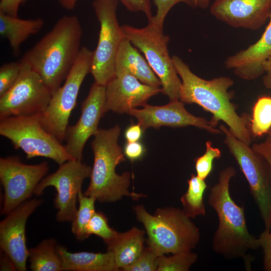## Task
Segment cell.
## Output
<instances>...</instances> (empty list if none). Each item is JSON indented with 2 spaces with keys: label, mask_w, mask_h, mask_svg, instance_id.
<instances>
[{
  "label": "cell",
  "mask_w": 271,
  "mask_h": 271,
  "mask_svg": "<svg viewBox=\"0 0 271 271\" xmlns=\"http://www.w3.org/2000/svg\"><path fill=\"white\" fill-rule=\"evenodd\" d=\"M105 86L94 82L82 102L79 119L75 125L68 126L66 130L64 147L73 159L82 161L84 146L99 129L100 119L105 113Z\"/></svg>",
  "instance_id": "14"
},
{
  "label": "cell",
  "mask_w": 271,
  "mask_h": 271,
  "mask_svg": "<svg viewBox=\"0 0 271 271\" xmlns=\"http://www.w3.org/2000/svg\"><path fill=\"white\" fill-rule=\"evenodd\" d=\"M187 183L188 189L180 199L183 211L191 218L205 216L206 210L203 197L208 187L205 180L192 174Z\"/></svg>",
  "instance_id": "25"
},
{
  "label": "cell",
  "mask_w": 271,
  "mask_h": 271,
  "mask_svg": "<svg viewBox=\"0 0 271 271\" xmlns=\"http://www.w3.org/2000/svg\"><path fill=\"white\" fill-rule=\"evenodd\" d=\"M42 202V199L36 198L26 201L8 214L0 223L1 250L13 260L18 270H27L29 258L26 237L27 219Z\"/></svg>",
  "instance_id": "15"
},
{
  "label": "cell",
  "mask_w": 271,
  "mask_h": 271,
  "mask_svg": "<svg viewBox=\"0 0 271 271\" xmlns=\"http://www.w3.org/2000/svg\"><path fill=\"white\" fill-rule=\"evenodd\" d=\"M122 33L131 44L141 51L161 83L162 93L170 101L179 100L181 80L168 48L170 38L164 34L163 27L152 22L143 28L128 25L121 26Z\"/></svg>",
  "instance_id": "6"
},
{
  "label": "cell",
  "mask_w": 271,
  "mask_h": 271,
  "mask_svg": "<svg viewBox=\"0 0 271 271\" xmlns=\"http://www.w3.org/2000/svg\"><path fill=\"white\" fill-rule=\"evenodd\" d=\"M236 172L228 166L221 170L218 182L210 189L208 203L216 211L218 225L213 236V250L228 259H245L249 250L260 247L258 238L248 231L243 206L237 205L230 194V182Z\"/></svg>",
  "instance_id": "3"
},
{
  "label": "cell",
  "mask_w": 271,
  "mask_h": 271,
  "mask_svg": "<svg viewBox=\"0 0 271 271\" xmlns=\"http://www.w3.org/2000/svg\"><path fill=\"white\" fill-rule=\"evenodd\" d=\"M86 232L89 237L95 234L101 237L106 245L112 241L118 233L109 227L107 218L102 212H95L87 226Z\"/></svg>",
  "instance_id": "29"
},
{
  "label": "cell",
  "mask_w": 271,
  "mask_h": 271,
  "mask_svg": "<svg viewBox=\"0 0 271 271\" xmlns=\"http://www.w3.org/2000/svg\"><path fill=\"white\" fill-rule=\"evenodd\" d=\"M268 133H269V137H268V138L269 139L270 142H271V127L268 131Z\"/></svg>",
  "instance_id": "44"
},
{
  "label": "cell",
  "mask_w": 271,
  "mask_h": 271,
  "mask_svg": "<svg viewBox=\"0 0 271 271\" xmlns=\"http://www.w3.org/2000/svg\"><path fill=\"white\" fill-rule=\"evenodd\" d=\"M82 36L78 18L64 16L21 59L39 74L52 95L61 86L76 61Z\"/></svg>",
  "instance_id": "2"
},
{
  "label": "cell",
  "mask_w": 271,
  "mask_h": 271,
  "mask_svg": "<svg viewBox=\"0 0 271 271\" xmlns=\"http://www.w3.org/2000/svg\"><path fill=\"white\" fill-rule=\"evenodd\" d=\"M118 4V0H94L92 3L100 31L90 73L94 82L104 86L115 76V58L125 38L117 18Z\"/></svg>",
  "instance_id": "10"
},
{
  "label": "cell",
  "mask_w": 271,
  "mask_h": 271,
  "mask_svg": "<svg viewBox=\"0 0 271 271\" xmlns=\"http://www.w3.org/2000/svg\"><path fill=\"white\" fill-rule=\"evenodd\" d=\"M159 255L148 245L144 247L138 258L124 267V271H157Z\"/></svg>",
  "instance_id": "31"
},
{
  "label": "cell",
  "mask_w": 271,
  "mask_h": 271,
  "mask_svg": "<svg viewBox=\"0 0 271 271\" xmlns=\"http://www.w3.org/2000/svg\"><path fill=\"white\" fill-rule=\"evenodd\" d=\"M92 168L82 161L72 159L60 165L58 170L44 178L35 189L39 196L49 186L56 190L55 207L58 210L56 218L59 222L72 221L77 211L78 195L85 179L90 177Z\"/></svg>",
  "instance_id": "12"
},
{
  "label": "cell",
  "mask_w": 271,
  "mask_h": 271,
  "mask_svg": "<svg viewBox=\"0 0 271 271\" xmlns=\"http://www.w3.org/2000/svg\"><path fill=\"white\" fill-rule=\"evenodd\" d=\"M221 157L220 150L212 146L210 141L206 142V151L201 156L195 159V166L197 176L205 180L213 169V162L215 159H219Z\"/></svg>",
  "instance_id": "30"
},
{
  "label": "cell",
  "mask_w": 271,
  "mask_h": 271,
  "mask_svg": "<svg viewBox=\"0 0 271 271\" xmlns=\"http://www.w3.org/2000/svg\"><path fill=\"white\" fill-rule=\"evenodd\" d=\"M198 258L197 254L192 252H181L167 256H159L157 271H188Z\"/></svg>",
  "instance_id": "28"
},
{
  "label": "cell",
  "mask_w": 271,
  "mask_h": 271,
  "mask_svg": "<svg viewBox=\"0 0 271 271\" xmlns=\"http://www.w3.org/2000/svg\"><path fill=\"white\" fill-rule=\"evenodd\" d=\"M219 129L225 135L224 143L235 158L249 185L265 230L271 226V168L260 154L235 137L224 125Z\"/></svg>",
  "instance_id": "8"
},
{
  "label": "cell",
  "mask_w": 271,
  "mask_h": 271,
  "mask_svg": "<svg viewBox=\"0 0 271 271\" xmlns=\"http://www.w3.org/2000/svg\"><path fill=\"white\" fill-rule=\"evenodd\" d=\"M128 114L137 118L138 123L145 131L149 127L156 128L162 126L182 127L192 125L211 133H222L213 125L210 120L190 113L185 108L184 103L180 100L170 101L162 106L146 104L143 108L130 110Z\"/></svg>",
  "instance_id": "16"
},
{
  "label": "cell",
  "mask_w": 271,
  "mask_h": 271,
  "mask_svg": "<svg viewBox=\"0 0 271 271\" xmlns=\"http://www.w3.org/2000/svg\"><path fill=\"white\" fill-rule=\"evenodd\" d=\"M210 12L232 27L256 30L269 19L271 0H214Z\"/></svg>",
  "instance_id": "17"
},
{
  "label": "cell",
  "mask_w": 271,
  "mask_h": 271,
  "mask_svg": "<svg viewBox=\"0 0 271 271\" xmlns=\"http://www.w3.org/2000/svg\"><path fill=\"white\" fill-rule=\"evenodd\" d=\"M22 67V63H6L0 68V96L10 89L17 81Z\"/></svg>",
  "instance_id": "32"
},
{
  "label": "cell",
  "mask_w": 271,
  "mask_h": 271,
  "mask_svg": "<svg viewBox=\"0 0 271 271\" xmlns=\"http://www.w3.org/2000/svg\"><path fill=\"white\" fill-rule=\"evenodd\" d=\"M157 7V12L148 22H152L156 25L164 27L165 19L171 9L176 4L183 3L195 8L194 0H153Z\"/></svg>",
  "instance_id": "33"
},
{
  "label": "cell",
  "mask_w": 271,
  "mask_h": 271,
  "mask_svg": "<svg viewBox=\"0 0 271 271\" xmlns=\"http://www.w3.org/2000/svg\"><path fill=\"white\" fill-rule=\"evenodd\" d=\"M129 11L142 12L149 21L153 17L152 8L150 0H119Z\"/></svg>",
  "instance_id": "35"
},
{
  "label": "cell",
  "mask_w": 271,
  "mask_h": 271,
  "mask_svg": "<svg viewBox=\"0 0 271 271\" xmlns=\"http://www.w3.org/2000/svg\"><path fill=\"white\" fill-rule=\"evenodd\" d=\"M120 131L118 124L108 129L99 128L91 143L94 162L90 183L83 194L95 197L100 202H115L123 196L138 200L146 196L129 191L131 178L129 172L121 175L116 173V166L125 160L123 151L118 143Z\"/></svg>",
  "instance_id": "4"
},
{
  "label": "cell",
  "mask_w": 271,
  "mask_h": 271,
  "mask_svg": "<svg viewBox=\"0 0 271 271\" xmlns=\"http://www.w3.org/2000/svg\"><path fill=\"white\" fill-rule=\"evenodd\" d=\"M44 24L41 18L23 19L0 13V35L8 41L15 55L19 54L21 45L37 34Z\"/></svg>",
  "instance_id": "22"
},
{
  "label": "cell",
  "mask_w": 271,
  "mask_h": 271,
  "mask_svg": "<svg viewBox=\"0 0 271 271\" xmlns=\"http://www.w3.org/2000/svg\"><path fill=\"white\" fill-rule=\"evenodd\" d=\"M269 22L259 39L247 48L228 57L225 67L244 80H253L264 72L263 63L271 56V13Z\"/></svg>",
  "instance_id": "19"
},
{
  "label": "cell",
  "mask_w": 271,
  "mask_h": 271,
  "mask_svg": "<svg viewBox=\"0 0 271 271\" xmlns=\"http://www.w3.org/2000/svg\"><path fill=\"white\" fill-rule=\"evenodd\" d=\"M258 239L260 247L263 253V269L265 271H271V226L269 230H264L260 234Z\"/></svg>",
  "instance_id": "34"
},
{
  "label": "cell",
  "mask_w": 271,
  "mask_h": 271,
  "mask_svg": "<svg viewBox=\"0 0 271 271\" xmlns=\"http://www.w3.org/2000/svg\"><path fill=\"white\" fill-rule=\"evenodd\" d=\"M41 117V114H36L0 119V134L9 139L15 149L22 150L28 159L43 157L59 165L73 159L64 145L43 128Z\"/></svg>",
  "instance_id": "7"
},
{
  "label": "cell",
  "mask_w": 271,
  "mask_h": 271,
  "mask_svg": "<svg viewBox=\"0 0 271 271\" xmlns=\"http://www.w3.org/2000/svg\"><path fill=\"white\" fill-rule=\"evenodd\" d=\"M262 67L265 75L263 77V83L265 87L271 89V56L262 64Z\"/></svg>",
  "instance_id": "40"
},
{
  "label": "cell",
  "mask_w": 271,
  "mask_h": 271,
  "mask_svg": "<svg viewBox=\"0 0 271 271\" xmlns=\"http://www.w3.org/2000/svg\"><path fill=\"white\" fill-rule=\"evenodd\" d=\"M93 51L81 48L78 57L64 83L52 95L47 107L41 113L43 128L61 143L65 140L71 113L75 106L81 85L90 73Z\"/></svg>",
  "instance_id": "9"
},
{
  "label": "cell",
  "mask_w": 271,
  "mask_h": 271,
  "mask_svg": "<svg viewBox=\"0 0 271 271\" xmlns=\"http://www.w3.org/2000/svg\"><path fill=\"white\" fill-rule=\"evenodd\" d=\"M252 148L265 158L271 168V142L268 137L263 142L254 144Z\"/></svg>",
  "instance_id": "39"
},
{
  "label": "cell",
  "mask_w": 271,
  "mask_h": 271,
  "mask_svg": "<svg viewBox=\"0 0 271 271\" xmlns=\"http://www.w3.org/2000/svg\"><path fill=\"white\" fill-rule=\"evenodd\" d=\"M146 152V149L141 142H127L123 149V153L126 157L131 161L140 160Z\"/></svg>",
  "instance_id": "36"
},
{
  "label": "cell",
  "mask_w": 271,
  "mask_h": 271,
  "mask_svg": "<svg viewBox=\"0 0 271 271\" xmlns=\"http://www.w3.org/2000/svg\"><path fill=\"white\" fill-rule=\"evenodd\" d=\"M161 92V87L143 83L131 75H116L105 85V112L128 113Z\"/></svg>",
  "instance_id": "18"
},
{
  "label": "cell",
  "mask_w": 271,
  "mask_h": 271,
  "mask_svg": "<svg viewBox=\"0 0 271 271\" xmlns=\"http://www.w3.org/2000/svg\"><path fill=\"white\" fill-rule=\"evenodd\" d=\"M133 210L145 228L148 245L160 256L190 251L198 244L199 229L182 209L161 208L151 214L144 205H138Z\"/></svg>",
  "instance_id": "5"
},
{
  "label": "cell",
  "mask_w": 271,
  "mask_h": 271,
  "mask_svg": "<svg viewBox=\"0 0 271 271\" xmlns=\"http://www.w3.org/2000/svg\"><path fill=\"white\" fill-rule=\"evenodd\" d=\"M172 58L182 82L179 100L184 104L199 105L212 114L210 120L214 127L222 120L235 137L250 145V116L246 113L239 115L236 105L231 101L233 95L228 90L234 84L233 80L225 76L203 79L194 74L179 56L173 55Z\"/></svg>",
  "instance_id": "1"
},
{
  "label": "cell",
  "mask_w": 271,
  "mask_h": 271,
  "mask_svg": "<svg viewBox=\"0 0 271 271\" xmlns=\"http://www.w3.org/2000/svg\"><path fill=\"white\" fill-rule=\"evenodd\" d=\"M13 260L4 252L1 258V270H16Z\"/></svg>",
  "instance_id": "41"
},
{
  "label": "cell",
  "mask_w": 271,
  "mask_h": 271,
  "mask_svg": "<svg viewBox=\"0 0 271 271\" xmlns=\"http://www.w3.org/2000/svg\"><path fill=\"white\" fill-rule=\"evenodd\" d=\"M77 199L79 207L72 221L71 231L78 240L82 241L88 237L87 226L95 212V202L97 200L93 196L84 195L81 190L78 193Z\"/></svg>",
  "instance_id": "26"
},
{
  "label": "cell",
  "mask_w": 271,
  "mask_h": 271,
  "mask_svg": "<svg viewBox=\"0 0 271 271\" xmlns=\"http://www.w3.org/2000/svg\"><path fill=\"white\" fill-rule=\"evenodd\" d=\"M55 238L45 239L29 249L30 268L33 271L63 270L62 260L56 250Z\"/></svg>",
  "instance_id": "24"
},
{
  "label": "cell",
  "mask_w": 271,
  "mask_h": 271,
  "mask_svg": "<svg viewBox=\"0 0 271 271\" xmlns=\"http://www.w3.org/2000/svg\"><path fill=\"white\" fill-rule=\"evenodd\" d=\"M49 170L47 162L23 163L19 157L0 158V179L4 190L2 214L7 215L34 194Z\"/></svg>",
  "instance_id": "13"
},
{
  "label": "cell",
  "mask_w": 271,
  "mask_h": 271,
  "mask_svg": "<svg viewBox=\"0 0 271 271\" xmlns=\"http://www.w3.org/2000/svg\"><path fill=\"white\" fill-rule=\"evenodd\" d=\"M22 63L17 81L0 96V119L41 114L51 98V92L39 74L28 64Z\"/></svg>",
  "instance_id": "11"
},
{
  "label": "cell",
  "mask_w": 271,
  "mask_h": 271,
  "mask_svg": "<svg viewBox=\"0 0 271 271\" xmlns=\"http://www.w3.org/2000/svg\"><path fill=\"white\" fill-rule=\"evenodd\" d=\"M115 76L127 74L143 83L161 87V82L147 60L130 41L125 37L121 42L115 62Z\"/></svg>",
  "instance_id": "20"
},
{
  "label": "cell",
  "mask_w": 271,
  "mask_h": 271,
  "mask_svg": "<svg viewBox=\"0 0 271 271\" xmlns=\"http://www.w3.org/2000/svg\"><path fill=\"white\" fill-rule=\"evenodd\" d=\"M145 230L134 227L118 233L107 245V250L113 252L117 266L121 270L133 263L140 256L145 246Z\"/></svg>",
  "instance_id": "23"
},
{
  "label": "cell",
  "mask_w": 271,
  "mask_h": 271,
  "mask_svg": "<svg viewBox=\"0 0 271 271\" xmlns=\"http://www.w3.org/2000/svg\"><path fill=\"white\" fill-rule=\"evenodd\" d=\"M56 250L65 271H117L118 268L114 254L111 251L105 253L86 251L71 252L63 246L57 245Z\"/></svg>",
  "instance_id": "21"
},
{
  "label": "cell",
  "mask_w": 271,
  "mask_h": 271,
  "mask_svg": "<svg viewBox=\"0 0 271 271\" xmlns=\"http://www.w3.org/2000/svg\"><path fill=\"white\" fill-rule=\"evenodd\" d=\"M250 131L253 137H261L268 132L271 127V97H260L252 109Z\"/></svg>",
  "instance_id": "27"
},
{
  "label": "cell",
  "mask_w": 271,
  "mask_h": 271,
  "mask_svg": "<svg viewBox=\"0 0 271 271\" xmlns=\"http://www.w3.org/2000/svg\"><path fill=\"white\" fill-rule=\"evenodd\" d=\"M27 0H1L0 13L18 17L20 5Z\"/></svg>",
  "instance_id": "37"
},
{
  "label": "cell",
  "mask_w": 271,
  "mask_h": 271,
  "mask_svg": "<svg viewBox=\"0 0 271 271\" xmlns=\"http://www.w3.org/2000/svg\"><path fill=\"white\" fill-rule=\"evenodd\" d=\"M145 130L140 124H131L128 126L124 132V137L127 142L139 141Z\"/></svg>",
  "instance_id": "38"
},
{
  "label": "cell",
  "mask_w": 271,
  "mask_h": 271,
  "mask_svg": "<svg viewBox=\"0 0 271 271\" xmlns=\"http://www.w3.org/2000/svg\"><path fill=\"white\" fill-rule=\"evenodd\" d=\"M79 0H58V2L63 8L68 11H71L75 8L76 3Z\"/></svg>",
  "instance_id": "42"
},
{
  "label": "cell",
  "mask_w": 271,
  "mask_h": 271,
  "mask_svg": "<svg viewBox=\"0 0 271 271\" xmlns=\"http://www.w3.org/2000/svg\"><path fill=\"white\" fill-rule=\"evenodd\" d=\"M210 0H194L195 8L199 7L202 9L207 8Z\"/></svg>",
  "instance_id": "43"
}]
</instances>
